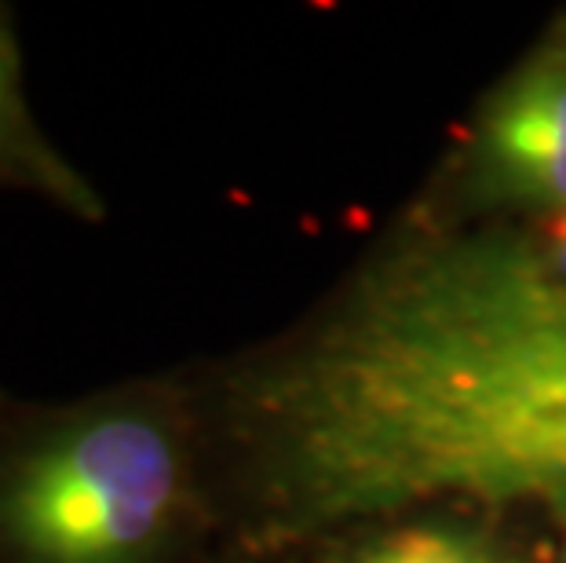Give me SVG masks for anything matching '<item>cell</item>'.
<instances>
[{
	"label": "cell",
	"instance_id": "obj_1",
	"mask_svg": "<svg viewBox=\"0 0 566 563\" xmlns=\"http://www.w3.org/2000/svg\"><path fill=\"white\" fill-rule=\"evenodd\" d=\"M220 417L249 545L439 498L566 512V282L515 234L406 246Z\"/></svg>",
	"mask_w": 566,
	"mask_h": 563
},
{
	"label": "cell",
	"instance_id": "obj_2",
	"mask_svg": "<svg viewBox=\"0 0 566 563\" xmlns=\"http://www.w3.org/2000/svg\"><path fill=\"white\" fill-rule=\"evenodd\" d=\"M195 520V453L165 395H0V563H172Z\"/></svg>",
	"mask_w": 566,
	"mask_h": 563
},
{
	"label": "cell",
	"instance_id": "obj_3",
	"mask_svg": "<svg viewBox=\"0 0 566 563\" xmlns=\"http://www.w3.org/2000/svg\"><path fill=\"white\" fill-rule=\"evenodd\" d=\"M479 161L512 201L566 212V52L534 59L486 103Z\"/></svg>",
	"mask_w": 566,
	"mask_h": 563
},
{
	"label": "cell",
	"instance_id": "obj_4",
	"mask_svg": "<svg viewBox=\"0 0 566 563\" xmlns=\"http://www.w3.org/2000/svg\"><path fill=\"white\" fill-rule=\"evenodd\" d=\"M0 190H30L81 220H99V195L44 136L22 92V52L11 8L0 4Z\"/></svg>",
	"mask_w": 566,
	"mask_h": 563
},
{
	"label": "cell",
	"instance_id": "obj_5",
	"mask_svg": "<svg viewBox=\"0 0 566 563\" xmlns=\"http://www.w3.org/2000/svg\"><path fill=\"white\" fill-rule=\"evenodd\" d=\"M347 563H504V556L490 545V538L475 531L417 523L380 538Z\"/></svg>",
	"mask_w": 566,
	"mask_h": 563
},
{
	"label": "cell",
	"instance_id": "obj_6",
	"mask_svg": "<svg viewBox=\"0 0 566 563\" xmlns=\"http://www.w3.org/2000/svg\"><path fill=\"white\" fill-rule=\"evenodd\" d=\"M537 249L548 268L566 282V212H559V217H552L545 223V231L537 238Z\"/></svg>",
	"mask_w": 566,
	"mask_h": 563
}]
</instances>
